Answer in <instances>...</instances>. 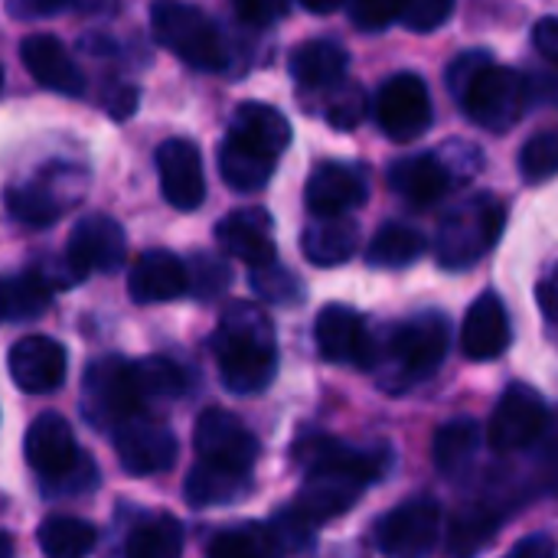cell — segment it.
<instances>
[{"mask_svg":"<svg viewBox=\"0 0 558 558\" xmlns=\"http://www.w3.org/2000/svg\"><path fill=\"white\" fill-rule=\"evenodd\" d=\"M183 526L180 520H173L170 513H157L141 520L128 543H124V556L128 558H183Z\"/></svg>","mask_w":558,"mask_h":558,"instance_id":"cell-33","label":"cell"},{"mask_svg":"<svg viewBox=\"0 0 558 558\" xmlns=\"http://www.w3.org/2000/svg\"><path fill=\"white\" fill-rule=\"evenodd\" d=\"M314 337H317V350H320V356L327 363L373 369L376 340L369 337L366 320L353 307H347V304H327L317 314Z\"/></svg>","mask_w":558,"mask_h":558,"instance_id":"cell-15","label":"cell"},{"mask_svg":"<svg viewBox=\"0 0 558 558\" xmlns=\"http://www.w3.org/2000/svg\"><path fill=\"white\" fill-rule=\"evenodd\" d=\"M20 59H23L26 72L43 88L69 95V98H78L85 92V75H82L78 62L69 56V49L56 36H49V33L26 36L20 43Z\"/></svg>","mask_w":558,"mask_h":558,"instance_id":"cell-20","label":"cell"},{"mask_svg":"<svg viewBox=\"0 0 558 558\" xmlns=\"http://www.w3.org/2000/svg\"><path fill=\"white\" fill-rule=\"evenodd\" d=\"M356 245H360V229L347 216L314 219L301 235V248H304L307 262L317 268H333V265L350 262Z\"/></svg>","mask_w":558,"mask_h":558,"instance_id":"cell-27","label":"cell"},{"mask_svg":"<svg viewBox=\"0 0 558 558\" xmlns=\"http://www.w3.org/2000/svg\"><path fill=\"white\" fill-rule=\"evenodd\" d=\"M281 546L268 533V526H235L219 533L209 543L206 558H281Z\"/></svg>","mask_w":558,"mask_h":558,"instance_id":"cell-37","label":"cell"},{"mask_svg":"<svg viewBox=\"0 0 558 558\" xmlns=\"http://www.w3.org/2000/svg\"><path fill=\"white\" fill-rule=\"evenodd\" d=\"M235 16L248 26H271L281 16H288L291 0H232Z\"/></svg>","mask_w":558,"mask_h":558,"instance_id":"cell-45","label":"cell"},{"mask_svg":"<svg viewBox=\"0 0 558 558\" xmlns=\"http://www.w3.org/2000/svg\"><path fill=\"white\" fill-rule=\"evenodd\" d=\"M52 288L39 271H23L0 281V320H33L46 314Z\"/></svg>","mask_w":558,"mask_h":558,"instance_id":"cell-35","label":"cell"},{"mask_svg":"<svg viewBox=\"0 0 558 558\" xmlns=\"http://www.w3.org/2000/svg\"><path fill=\"white\" fill-rule=\"evenodd\" d=\"M26 464L36 477L46 481L56 494H82L95 487V468L78 451L69 422L56 412H43L33 418L23 438Z\"/></svg>","mask_w":558,"mask_h":558,"instance_id":"cell-3","label":"cell"},{"mask_svg":"<svg viewBox=\"0 0 558 558\" xmlns=\"http://www.w3.org/2000/svg\"><path fill=\"white\" fill-rule=\"evenodd\" d=\"M324 118H327L337 131H353V128L366 118V92H363V85L343 78L340 85L327 88Z\"/></svg>","mask_w":558,"mask_h":558,"instance_id":"cell-40","label":"cell"},{"mask_svg":"<svg viewBox=\"0 0 558 558\" xmlns=\"http://www.w3.org/2000/svg\"><path fill=\"white\" fill-rule=\"evenodd\" d=\"M451 347V324L445 314H418L399 324L383 347H376L373 369H379V383L392 392L412 389L415 383L438 373L445 353Z\"/></svg>","mask_w":558,"mask_h":558,"instance_id":"cell-2","label":"cell"},{"mask_svg":"<svg viewBox=\"0 0 558 558\" xmlns=\"http://www.w3.org/2000/svg\"><path fill=\"white\" fill-rule=\"evenodd\" d=\"M7 366L20 392L46 396V392H56L65 379V350L52 337L33 333L13 343Z\"/></svg>","mask_w":558,"mask_h":558,"instance_id":"cell-18","label":"cell"},{"mask_svg":"<svg viewBox=\"0 0 558 558\" xmlns=\"http://www.w3.org/2000/svg\"><path fill=\"white\" fill-rule=\"evenodd\" d=\"M124 258H128V239L111 216H85L75 222L65 245V262L78 278L92 271H118Z\"/></svg>","mask_w":558,"mask_h":558,"instance_id":"cell-16","label":"cell"},{"mask_svg":"<svg viewBox=\"0 0 558 558\" xmlns=\"http://www.w3.org/2000/svg\"><path fill=\"white\" fill-rule=\"evenodd\" d=\"M369 196L366 173L350 163H320L304 186V203L317 219L347 216Z\"/></svg>","mask_w":558,"mask_h":558,"instance_id":"cell-19","label":"cell"},{"mask_svg":"<svg viewBox=\"0 0 558 558\" xmlns=\"http://www.w3.org/2000/svg\"><path fill=\"white\" fill-rule=\"evenodd\" d=\"M428 242L418 229L405 226V222H386L369 248H366V262L373 268H405V265H415L422 255H425Z\"/></svg>","mask_w":558,"mask_h":558,"instance_id":"cell-34","label":"cell"},{"mask_svg":"<svg viewBox=\"0 0 558 558\" xmlns=\"http://www.w3.org/2000/svg\"><path fill=\"white\" fill-rule=\"evenodd\" d=\"M245 494H248V477L245 474H232V471L213 468L206 461H196L193 471L186 474V484H183V497L196 510L226 507V504H232V500H239Z\"/></svg>","mask_w":558,"mask_h":558,"instance_id":"cell-32","label":"cell"},{"mask_svg":"<svg viewBox=\"0 0 558 558\" xmlns=\"http://www.w3.org/2000/svg\"><path fill=\"white\" fill-rule=\"evenodd\" d=\"M451 170L441 154H412L389 167V186L412 206H435L451 190Z\"/></svg>","mask_w":558,"mask_h":558,"instance_id":"cell-24","label":"cell"},{"mask_svg":"<svg viewBox=\"0 0 558 558\" xmlns=\"http://www.w3.org/2000/svg\"><path fill=\"white\" fill-rule=\"evenodd\" d=\"M275 163H278V157H271V154L245 144L235 134H229L219 144V173H222L226 186H232L235 193H255V190H262L271 180Z\"/></svg>","mask_w":558,"mask_h":558,"instance_id":"cell-28","label":"cell"},{"mask_svg":"<svg viewBox=\"0 0 558 558\" xmlns=\"http://www.w3.org/2000/svg\"><path fill=\"white\" fill-rule=\"evenodd\" d=\"M252 291L262 298V301H271V304H298L304 298V288L298 281V275L278 262H268V265H258L252 268Z\"/></svg>","mask_w":558,"mask_h":558,"instance_id":"cell-39","label":"cell"},{"mask_svg":"<svg viewBox=\"0 0 558 558\" xmlns=\"http://www.w3.org/2000/svg\"><path fill=\"white\" fill-rule=\"evenodd\" d=\"M458 101L474 124H481L494 134H504L523 118V111L530 105V92H526V78L517 69L487 62L468 82V88L461 92Z\"/></svg>","mask_w":558,"mask_h":558,"instance_id":"cell-6","label":"cell"},{"mask_svg":"<svg viewBox=\"0 0 558 558\" xmlns=\"http://www.w3.org/2000/svg\"><path fill=\"white\" fill-rule=\"evenodd\" d=\"M432 118L435 111H432L428 85L415 72L392 75L376 95V121L386 131V137L399 144L425 134V128H432Z\"/></svg>","mask_w":558,"mask_h":558,"instance_id":"cell-12","label":"cell"},{"mask_svg":"<svg viewBox=\"0 0 558 558\" xmlns=\"http://www.w3.org/2000/svg\"><path fill=\"white\" fill-rule=\"evenodd\" d=\"M69 0H10V13L13 16H26V20H36V16H49L56 10H62Z\"/></svg>","mask_w":558,"mask_h":558,"instance_id":"cell-50","label":"cell"},{"mask_svg":"<svg viewBox=\"0 0 558 558\" xmlns=\"http://www.w3.org/2000/svg\"><path fill=\"white\" fill-rule=\"evenodd\" d=\"M523 78H526L530 101L536 98L539 105L558 108V72H533V75H523Z\"/></svg>","mask_w":558,"mask_h":558,"instance_id":"cell-49","label":"cell"},{"mask_svg":"<svg viewBox=\"0 0 558 558\" xmlns=\"http://www.w3.org/2000/svg\"><path fill=\"white\" fill-rule=\"evenodd\" d=\"M111 435H114V451H118L121 468L137 477L170 471L177 461V451H180L173 432L163 422L147 418L144 412L121 422Z\"/></svg>","mask_w":558,"mask_h":558,"instance_id":"cell-14","label":"cell"},{"mask_svg":"<svg viewBox=\"0 0 558 558\" xmlns=\"http://www.w3.org/2000/svg\"><path fill=\"white\" fill-rule=\"evenodd\" d=\"M216 366L222 386L235 396L265 392L278 373V340L271 317L248 301H235L222 311L213 337Z\"/></svg>","mask_w":558,"mask_h":558,"instance_id":"cell-1","label":"cell"},{"mask_svg":"<svg viewBox=\"0 0 558 558\" xmlns=\"http://www.w3.org/2000/svg\"><path fill=\"white\" fill-rule=\"evenodd\" d=\"M144 392L137 383L134 363L121 356H105L85 373V415L101 432H114L121 422L141 415Z\"/></svg>","mask_w":558,"mask_h":558,"instance_id":"cell-7","label":"cell"},{"mask_svg":"<svg viewBox=\"0 0 558 558\" xmlns=\"http://www.w3.org/2000/svg\"><path fill=\"white\" fill-rule=\"evenodd\" d=\"M513 340V330H510V317H507V307L504 301L487 291L481 294L468 314H464V324H461V350L468 360H497L504 356V350L510 347Z\"/></svg>","mask_w":558,"mask_h":558,"instance_id":"cell-21","label":"cell"},{"mask_svg":"<svg viewBox=\"0 0 558 558\" xmlns=\"http://www.w3.org/2000/svg\"><path fill=\"white\" fill-rule=\"evenodd\" d=\"M36 539L46 558H85L95 549L98 533L78 517H49L39 523Z\"/></svg>","mask_w":558,"mask_h":558,"instance_id":"cell-36","label":"cell"},{"mask_svg":"<svg viewBox=\"0 0 558 558\" xmlns=\"http://www.w3.org/2000/svg\"><path fill=\"white\" fill-rule=\"evenodd\" d=\"M347 0H301V7H307L311 13H333V10H340Z\"/></svg>","mask_w":558,"mask_h":558,"instance_id":"cell-52","label":"cell"},{"mask_svg":"<svg viewBox=\"0 0 558 558\" xmlns=\"http://www.w3.org/2000/svg\"><path fill=\"white\" fill-rule=\"evenodd\" d=\"M347 49L333 39H311L291 52V75L301 88L327 92L347 75Z\"/></svg>","mask_w":558,"mask_h":558,"instance_id":"cell-26","label":"cell"},{"mask_svg":"<svg viewBox=\"0 0 558 558\" xmlns=\"http://www.w3.org/2000/svg\"><path fill=\"white\" fill-rule=\"evenodd\" d=\"M533 46L543 59H549L558 69V16H543L533 29Z\"/></svg>","mask_w":558,"mask_h":558,"instance_id":"cell-48","label":"cell"},{"mask_svg":"<svg viewBox=\"0 0 558 558\" xmlns=\"http://www.w3.org/2000/svg\"><path fill=\"white\" fill-rule=\"evenodd\" d=\"M134 369H137V383H141L144 402L147 399H177L186 389V373L177 363L163 360V356L137 360Z\"/></svg>","mask_w":558,"mask_h":558,"instance_id":"cell-38","label":"cell"},{"mask_svg":"<svg viewBox=\"0 0 558 558\" xmlns=\"http://www.w3.org/2000/svg\"><path fill=\"white\" fill-rule=\"evenodd\" d=\"M186 281H190V294H196L199 301H216L219 294L229 291L232 271L222 258L216 255H193L186 262Z\"/></svg>","mask_w":558,"mask_h":558,"instance_id":"cell-42","label":"cell"},{"mask_svg":"<svg viewBox=\"0 0 558 558\" xmlns=\"http://www.w3.org/2000/svg\"><path fill=\"white\" fill-rule=\"evenodd\" d=\"M487 62H494L484 49H471V52H464V56H458L451 65H448V92L454 95V98H461V92L468 88V82L487 65Z\"/></svg>","mask_w":558,"mask_h":558,"instance_id":"cell-46","label":"cell"},{"mask_svg":"<svg viewBox=\"0 0 558 558\" xmlns=\"http://www.w3.org/2000/svg\"><path fill=\"white\" fill-rule=\"evenodd\" d=\"M78 170H65V167H52L36 180L16 183L7 190V209L16 222L43 229L52 226L62 209L82 196V183H78Z\"/></svg>","mask_w":558,"mask_h":558,"instance_id":"cell-13","label":"cell"},{"mask_svg":"<svg viewBox=\"0 0 558 558\" xmlns=\"http://www.w3.org/2000/svg\"><path fill=\"white\" fill-rule=\"evenodd\" d=\"M235 137H242L245 144L278 157L288 144H291V124L288 118L271 108V105H262V101H245L235 108L232 114V131Z\"/></svg>","mask_w":558,"mask_h":558,"instance_id":"cell-29","label":"cell"},{"mask_svg":"<svg viewBox=\"0 0 558 558\" xmlns=\"http://www.w3.org/2000/svg\"><path fill=\"white\" fill-rule=\"evenodd\" d=\"M402 3L405 0H350V20L366 33H379L392 20H399Z\"/></svg>","mask_w":558,"mask_h":558,"instance_id":"cell-44","label":"cell"},{"mask_svg":"<svg viewBox=\"0 0 558 558\" xmlns=\"http://www.w3.org/2000/svg\"><path fill=\"white\" fill-rule=\"evenodd\" d=\"M0 88H3V69H0Z\"/></svg>","mask_w":558,"mask_h":558,"instance_id":"cell-54","label":"cell"},{"mask_svg":"<svg viewBox=\"0 0 558 558\" xmlns=\"http://www.w3.org/2000/svg\"><path fill=\"white\" fill-rule=\"evenodd\" d=\"M366 487L356 484V481H347V477H333V474H311L301 487V494L294 497V504L288 507L291 513H298L307 526H320L340 513H347L360 494Z\"/></svg>","mask_w":558,"mask_h":558,"instance_id":"cell-25","label":"cell"},{"mask_svg":"<svg viewBox=\"0 0 558 558\" xmlns=\"http://www.w3.org/2000/svg\"><path fill=\"white\" fill-rule=\"evenodd\" d=\"M150 26L160 46L177 59L203 72H222L229 65V49L219 26L196 7L163 0L150 10Z\"/></svg>","mask_w":558,"mask_h":558,"instance_id":"cell-5","label":"cell"},{"mask_svg":"<svg viewBox=\"0 0 558 558\" xmlns=\"http://www.w3.org/2000/svg\"><path fill=\"white\" fill-rule=\"evenodd\" d=\"M193 448L199 461L245 477H252V468L258 461V438L242 425V418H235L226 409H209L199 415Z\"/></svg>","mask_w":558,"mask_h":558,"instance_id":"cell-11","label":"cell"},{"mask_svg":"<svg viewBox=\"0 0 558 558\" xmlns=\"http://www.w3.org/2000/svg\"><path fill=\"white\" fill-rule=\"evenodd\" d=\"M481 425L474 418H454V422H445L438 432H435V441H432V458H435V468L458 481L471 471V464L477 461V451H481Z\"/></svg>","mask_w":558,"mask_h":558,"instance_id":"cell-30","label":"cell"},{"mask_svg":"<svg viewBox=\"0 0 558 558\" xmlns=\"http://www.w3.org/2000/svg\"><path fill=\"white\" fill-rule=\"evenodd\" d=\"M507 209L494 193H477L458 203L438 226L435 258L448 271L474 268L504 235Z\"/></svg>","mask_w":558,"mask_h":558,"instance_id":"cell-4","label":"cell"},{"mask_svg":"<svg viewBox=\"0 0 558 558\" xmlns=\"http://www.w3.org/2000/svg\"><path fill=\"white\" fill-rule=\"evenodd\" d=\"M504 558H558V546L553 536L533 533V536H523Z\"/></svg>","mask_w":558,"mask_h":558,"instance_id":"cell-47","label":"cell"},{"mask_svg":"<svg viewBox=\"0 0 558 558\" xmlns=\"http://www.w3.org/2000/svg\"><path fill=\"white\" fill-rule=\"evenodd\" d=\"M271 216L265 209H235L216 226V242L226 255L258 268L275 262Z\"/></svg>","mask_w":558,"mask_h":558,"instance_id":"cell-22","label":"cell"},{"mask_svg":"<svg viewBox=\"0 0 558 558\" xmlns=\"http://www.w3.org/2000/svg\"><path fill=\"white\" fill-rule=\"evenodd\" d=\"M500 530V513L487 504H468L451 517L448 526V558H474L494 543Z\"/></svg>","mask_w":558,"mask_h":558,"instance_id":"cell-31","label":"cell"},{"mask_svg":"<svg viewBox=\"0 0 558 558\" xmlns=\"http://www.w3.org/2000/svg\"><path fill=\"white\" fill-rule=\"evenodd\" d=\"M157 173L163 196L173 209L193 213L206 199V173L193 141L170 137L157 147Z\"/></svg>","mask_w":558,"mask_h":558,"instance_id":"cell-17","label":"cell"},{"mask_svg":"<svg viewBox=\"0 0 558 558\" xmlns=\"http://www.w3.org/2000/svg\"><path fill=\"white\" fill-rule=\"evenodd\" d=\"M454 3L458 0H405L399 20L412 33H432L441 23H448V16L454 13Z\"/></svg>","mask_w":558,"mask_h":558,"instance_id":"cell-43","label":"cell"},{"mask_svg":"<svg viewBox=\"0 0 558 558\" xmlns=\"http://www.w3.org/2000/svg\"><path fill=\"white\" fill-rule=\"evenodd\" d=\"M294 458H298L304 477H311V474H333V477L356 481L363 487L383 481L386 471L392 468L389 448H353L347 441L324 438V435L304 438L294 448Z\"/></svg>","mask_w":558,"mask_h":558,"instance_id":"cell-8","label":"cell"},{"mask_svg":"<svg viewBox=\"0 0 558 558\" xmlns=\"http://www.w3.org/2000/svg\"><path fill=\"white\" fill-rule=\"evenodd\" d=\"M134 98H137V88H131V85L118 88V92L111 95V101H108L111 114H114V118H124V114H131V111H134V105H137Z\"/></svg>","mask_w":558,"mask_h":558,"instance_id":"cell-51","label":"cell"},{"mask_svg":"<svg viewBox=\"0 0 558 558\" xmlns=\"http://www.w3.org/2000/svg\"><path fill=\"white\" fill-rule=\"evenodd\" d=\"M520 173L526 183H543L558 173V128L530 137L520 150Z\"/></svg>","mask_w":558,"mask_h":558,"instance_id":"cell-41","label":"cell"},{"mask_svg":"<svg viewBox=\"0 0 558 558\" xmlns=\"http://www.w3.org/2000/svg\"><path fill=\"white\" fill-rule=\"evenodd\" d=\"M0 558H13V543L7 533H0Z\"/></svg>","mask_w":558,"mask_h":558,"instance_id":"cell-53","label":"cell"},{"mask_svg":"<svg viewBox=\"0 0 558 558\" xmlns=\"http://www.w3.org/2000/svg\"><path fill=\"white\" fill-rule=\"evenodd\" d=\"M190 288L186 281V262H180L173 252H144L128 278V291L137 304H167L183 298Z\"/></svg>","mask_w":558,"mask_h":558,"instance_id":"cell-23","label":"cell"},{"mask_svg":"<svg viewBox=\"0 0 558 558\" xmlns=\"http://www.w3.org/2000/svg\"><path fill=\"white\" fill-rule=\"evenodd\" d=\"M549 428V409L543 402V396L533 389V386H510L490 422H487V441L494 451L500 454H513V451H523L530 445H536Z\"/></svg>","mask_w":558,"mask_h":558,"instance_id":"cell-10","label":"cell"},{"mask_svg":"<svg viewBox=\"0 0 558 558\" xmlns=\"http://www.w3.org/2000/svg\"><path fill=\"white\" fill-rule=\"evenodd\" d=\"M438 504L432 497H412L376 523V546L386 558H428L438 546Z\"/></svg>","mask_w":558,"mask_h":558,"instance_id":"cell-9","label":"cell"}]
</instances>
